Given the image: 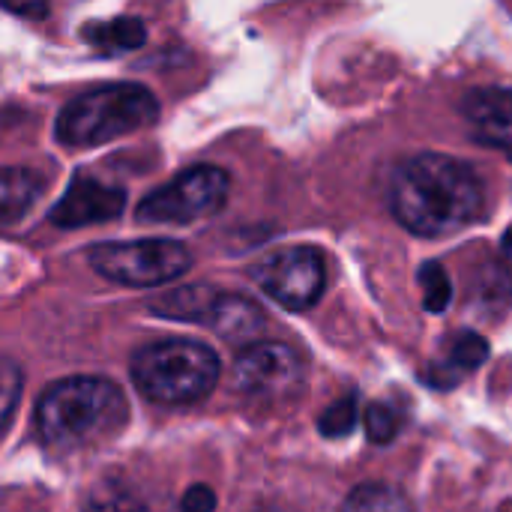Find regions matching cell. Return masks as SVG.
<instances>
[{
	"mask_svg": "<svg viewBox=\"0 0 512 512\" xmlns=\"http://www.w3.org/2000/svg\"><path fill=\"white\" fill-rule=\"evenodd\" d=\"M483 183L471 165L444 153L405 159L390 183V210L417 237H450L480 219Z\"/></svg>",
	"mask_w": 512,
	"mask_h": 512,
	"instance_id": "cell-1",
	"label": "cell"
},
{
	"mask_svg": "<svg viewBox=\"0 0 512 512\" xmlns=\"http://www.w3.org/2000/svg\"><path fill=\"white\" fill-rule=\"evenodd\" d=\"M126 396L108 378L54 381L36 405L39 441L54 453H78L114 438L126 423Z\"/></svg>",
	"mask_w": 512,
	"mask_h": 512,
	"instance_id": "cell-2",
	"label": "cell"
},
{
	"mask_svg": "<svg viewBox=\"0 0 512 512\" xmlns=\"http://www.w3.org/2000/svg\"><path fill=\"white\" fill-rule=\"evenodd\" d=\"M159 117L156 96L141 84H105L72 99L57 117V141L66 147H99L150 126Z\"/></svg>",
	"mask_w": 512,
	"mask_h": 512,
	"instance_id": "cell-3",
	"label": "cell"
},
{
	"mask_svg": "<svg viewBox=\"0 0 512 512\" xmlns=\"http://www.w3.org/2000/svg\"><path fill=\"white\" fill-rule=\"evenodd\" d=\"M135 387L159 405H192L219 381V357L192 339H168L132 357Z\"/></svg>",
	"mask_w": 512,
	"mask_h": 512,
	"instance_id": "cell-4",
	"label": "cell"
},
{
	"mask_svg": "<svg viewBox=\"0 0 512 512\" xmlns=\"http://www.w3.org/2000/svg\"><path fill=\"white\" fill-rule=\"evenodd\" d=\"M90 267L108 282L129 288H156L183 276L192 264V255L177 240H132V243H102L87 252Z\"/></svg>",
	"mask_w": 512,
	"mask_h": 512,
	"instance_id": "cell-5",
	"label": "cell"
},
{
	"mask_svg": "<svg viewBox=\"0 0 512 512\" xmlns=\"http://www.w3.org/2000/svg\"><path fill=\"white\" fill-rule=\"evenodd\" d=\"M228 189L231 180L222 168L195 165L153 189L138 204V219L150 225H192L219 213L228 201Z\"/></svg>",
	"mask_w": 512,
	"mask_h": 512,
	"instance_id": "cell-6",
	"label": "cell"
},
{
	"mask_svg": "<svg viewBox=\"0 0 512 512\" xmlns=\"http://www.w3.org/2000/svg\"><path fill=\"white\" fill-rule=\"evenodd\" d=\"M252 279L279 306L291 312H303L321 300L324 285H327V270H324V258L318 249L291 246L258 261L252 270Z\"/></svg>",
	"mask_w": 512,
	"mask_h": 512,
	"instance_id": "cell-7",
	"label": "cell"
},
{
	"mask_svg": "<svg viewBox=\"0 0 512 512\" xmlns=\"http://www.w3.org/2000/svg\"><path fill=\"white\" fill-rule=\"evenodd\" d=\"M234 375L243 393L258 399H285L303 384V360L282 342H258L240 351Z\"/></svg>",
	"mask_w": 512,
	"mask_h": 512,
	"instance_id": "cell-8",
	"label": "cell"
},
{
	"mask_svg": "<svg viewBox=\"0 0 512 512\" xmlns=\"http://www.w3.org/2000/svg\"><path fill=\"white\" fill-rule=\"evenodd\" d=\"M123 204H126L123 189L81 174L69 183L63 198L54 204L51 222L57 228H84V225H96V222H111L120 216Z\"/></svg>",
	"mask_w": 512,
	"mask_h": 512,
	"instance_id": "cell-9",
	"label": "cell"
},
{
	"mask_svg": "<svg viewBox=\"0 0 512 512\" xmlns=\"http://www.w3.org/2000/svg\"><path fill=\"white\" fill-rule=\"evenodd\" d=\"M462 114L468 120L471 135L483 147L501 150L512 159V90L477 87L465 93Z\"/></svg>",
	"mask_w": 512,
	"mask_h": 512,
	"instance_id": "cell-10",
	"label": "cell"
},
{
	"mask_svg": "<svg viewBox=\"0 0 512 512\" xmlns=\"http://www.w3.org/2000/svg\"><path fill=\"white\" fill-rule=\"evenodd\" d=\"M264 321H267L264 312L252 300L237 297V294H219L204 327H213L219 336L231 342H249L252 336L264 330Z\"/></svg>",
	"mask_w": 512,
	"mask_h": 512,
	"instance_id": "cell-11",
	"label": "cell"
},
{
	"mask_svg": "<svg viewBox=\"0 0 512 512\" xmlns=\"http://www.w3.org/2000/svg\"><path fill=\"white\" fill-rule=\"evenodd\" d=\"M45 180L27 168H0V222H18L42 198Z\"/></svg>",
	"mask_w": 512,
	"mask_h": 512,
	"instance_id": "cell-12",
	"label": "cell"
},
{
	"mask_svg": "<svg viewBox=\"0 0 512 512\" xmlns=\"http://www.w3.org/2000/svg\"><path fill=\"white\" fill-rule=\"evenodd\" d=\"M81 36L99 54H123L144 45L147 27L138 18H111V21H90L81 30Z\"/></svg>",
	"mask_w": 512,
	"mask_h": 512,
	"instance_id": "cell-13",
	"label": "cell"
},
{
	"mask_svg": "<svg viewBox=\"0 0 512 512\" xmlns=\"http://www.w3.org/2000/svg\"><path fill=\"white\" fill-rule=\"evenodd\" d=\"M216 297H219V291H213L207 285H186V288H174V291L162 294L153 303V312L162 318H174V321L207 324V315H210Z\"/></svg>",
	"mask_w": 512,
	"mask_h": 512,
	"instance_id": "cell-14",
	"label": "cell"
},
{
	"mask_svg": "<svg viewBox=\"0 0 512 512\" xmlns=\"http://www.w3.org/2000/svg\"><path fill=\"white\" fill-rule=\"evenodd\" d=\"M447 348H450L447 363L432 366V372H441V378L432 381L435 387H453L465 372L483 366L486 357H489V345H486V339L477 336V333H459V336H453V342H450Z\"/></svg>",
	"mask_w": 512,
	"mask_h": 512,
	"instance_id": "cell-15",
	"label": "cell"
},
{
	"mask_svg": "<svg viewBox=\"0 0 512 512\" xmlns=\"http://www.w3.org/2000/svg\"><path fill=\"white\" fill-rule=\"evenodd\" d=\"M81 512H147V504L120 480H108L90 489Z\"/></svg>",
	"mask_w": 512,
	"mask_h": 512,
	"instance_id": "cell-16",
	"label": "cell"
},
{
	"mask_svg": "<svg viewBox=\"0 0 512 512\" xmlns=\"http://www.w3.org/2000/svg\"><path fill=\"white\" fill-rule=\"evenodd\" d=\"M342 512H414L408 498L390 486H360L351 492V498L345 501Z\"/></svg>",
	"mask_w": 512,
	"mask_h": 512,
	"instance_id": "cell-17",
	"label": "cell"
},
{
	"mask_svg": "<svg viewBox=\"0 0 512 512\" xmlns=\"http://www.w3.org/2000/svg\"><path fill=\"white\" fill-rule=\"evenodd\" d=\"M420 285H423V303L429 312H444L450 306V297H453L450 276L438 261H429L420 270Z\"/></svg>",
	"mask_w": 512,
	"mask_h": 512,
	"instance_id": "cell-18",
	"label": "cell"
},
{
	"mask_svg": "<svg viewBox=\"0 0 512 512\" xmlns=\"http://www.w3.org/2000/svg\"><path fill=\"white\" fill-rule=\"evenodd\" d=\"M354 426H357V399L354 396H345V399L333 402L318 420V429L327 438H345V435L354 432Z\"/></svg>",
	"mask_w": 512,
	"mask_h": 512,
	"instance_id": "cell-19",
	"label": "cell"
},
{
	"mask_svg": "<svg viewBox=\"0 0 512 512\" xmlns=\"http://www.w3.org/2000/svg\"><path fill=\"white\" fill-rule=\"evenodd\" d=\"M21 387H24V375H21L18 363H12L9 357H0V429L9 423V417L15 411Z\"/></svg>",
	"mask_w": 512,
	"mask_h": 512,
	"instance_id": "cell-20",
	"label": "cell"
},
{
	"mask_svg": "<svg viewBox=\"0 0 512 512\" xmlns=\"http://www.w3.org/2000/svg\"><path fill=\"white\" fill-rule=\"evenodd\" d=\"M366 432H369V438H372L375 444L393 441L396 432H399V417H396V411L387 408V405H381V402L369 405V411H366Z\"/></svg>",
	"mask_w": 512,
	"mask_h": 512,
	"instance_id": "cell-21",
	"label": "cell"
},
{
	"mask_svg": "<svg viewBox=\"0 0 512 512\" xmlns=\"http://www.w3.org/2000/svg\"><path fill=\"white\" fill-rule=\"evenodd\" d=\"M3 9L15 12V15H24V18H45L48 15V0H0Z\"/></svg>",
	"mask_w": 512,
	"mask_h": 512,
	"instance_id": "cell-22",
	"label": "cell"
},
{
	"mask_svg": "<svg viewBox=\"0 0 512 512\" xmlns=\"http://www.w3.org/2000/svg\"><path fill=\"white\" fill-rule=\"evenodd\" d=\"M501 279L512 294V231H507V237L501 243Z\"/></svg>",
	"mask_w": 512,
	"mask_h": 512,
	"instance_id": "cell-23",
	"label": "cell"
}]
</instances>
